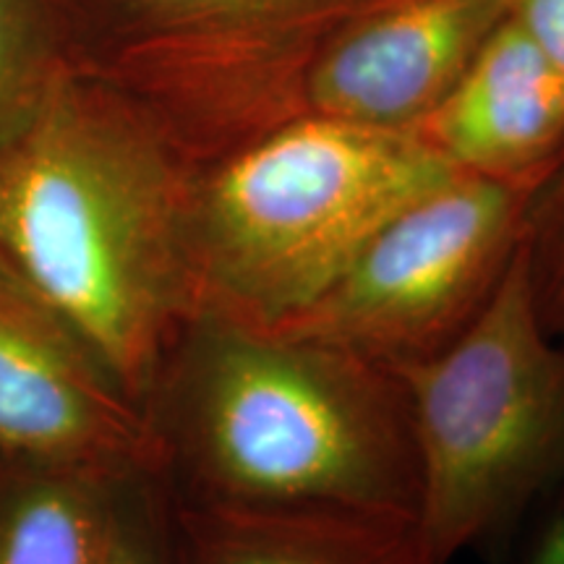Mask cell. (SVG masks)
<instances>
[{"mask_svg": "<svg viewBox=\"0 0 564 564\" xmlns=\"http://www.w3.org/2000/svg\"><path fill=\"white\" fill-rule=\"evenodd\" d=\"M194 181L150 112L82 63L0 144V259L141 408L199 316Z\"/></svg>", "mask_w": 564, "mask_h": 564, "instance_id": "1", "label": "cell"}, {"mask_svg": "<svg viewBox=\"0 0 564 564\" xmlns=\"http://www.w3.org/2000/svg\"><path fill=\"white\" fill-rule=\"evenodd\" d=\"M144 411L188 502L415 518L403 382L340 345L199 314Z\"/></svg>", "mask_w": 564, "mask_h": 564, "instance_id": "2", "label": "cell"}, {"mask_svg": "<svg viewBox=\"0 0 564 564\" xmlns=\"http://www.w3.org/2000/svg\"><path fill=\"white\" fill-rule=\"evenodd\" d=\"M453 173L415 131L312 110L196 165L199 314L257 327L301 314L392 215Z\"/></svg>", "mask_w": 564, "mask_h": 564, "instance_id": "3", "label": "cell"}, {"mask_svg": "<svg viewBox=\"0 0 564 564\" xmlns=\"http://www.w3.org/2000/svg\"><path fill=\"white\" fill-rule=\"evenodd\" d=\"M394 373L419 465L415 525L434 564L510 531L564 478V345L535 312L523 246L460 337Z\"/></svg>", "mask_w": 564, "mask_h": 564, "instance_id": "4", "label": "cell"}, {"mask_svg": "<svg viewBox=\"0 0 564 564\" xmlns=\"http://www.w3.org/2000/svg\"><path fill=\"white\" fill-rule=\"evenodd\" d=\"M539 188L453 173L405 204L288 333L387 369L426 361L460 337L502 285Z\"/></svg>", "mask_w": 564, "mask_h": 564, "instance_id": "5", "label": "cell"}, {"mask_svg": "<svg viewBox=\"0 0 564 564\" xmlns=\"http://www.w3.org/2000/svg\"><path fill=\"white\" fill-rule=\"evenodd\" d=\"M0 453L126 486L162 474L144 408L3 259Z\"/></svg>", "mask_w": 564, "mask_h": 564, "instance_id": "6", "label": "cell"}, {"mask_svg": "<svg viewBox=\"0 0 564 564\" xmlns=\"http://www.w3.org/2000/svg\"><path fill=\"white\" fill-rule=\"evenodd\" d=\"M510 0H403L364 19L308 70L306 110L413 131L460 82Z\"/></svg>", "mask_w": 564, "mask_h": 564, "instance_id": "7", "label": "cell"}, {"mask_svg": "<svg viewBox=\"0 0 564 564\" xmlns=\"http://www.w3.org/2000/svg\"><path fill=\"white\" fill-rule=\"evenodd\" d=\"M413 131L455 171L539 188L564 162V76L507 17Z\"/></svg>", "mask_w": 564, "mask_h": 564, "instance_id": "8", "label": "cell"}, {"mask_svg": "<svg viewBox=\"0 0 564 564\" xmlns=\"http://www.w3.org/2000/svg\"><path fill=\"white\" fill-rule=\"evenodd\" d=\"M173 564H434L415 518L183 499Z\"/></svg>", "mask_w": 564, "mask_h": 564, "instance_id": "9", "label": "cell"}, {"mask_svg": "<svg viewBox=\"0 0 564 564\" xmlns=\"http://www.w3.org/2000/svg\"><path fill=\"white\" fill-rule=\"evenodd\" d=\"M123 489L0 453V564H102Z\"/></svg>", "mask_w": 564, "mask_h": 564, "instance_id": "10", "label": "cell"}, {"mask_svg": "<svg viewBox=\"0 0 564 564\" xmlns=\"http://www.w3.org/2000/svg\"><path fill=\"white\" fill-rule=\"evenodd\" d=\"M79 47L76 0H0V144L24 129Z\"/></svg>", "mask_w": 564, "mask_h": 564, "instance_id": "11", "label": "cell"}, {"mask_svg": "<svg viewBox=\"0 0 564 564\" xmlns=\"http://www.w3.org/2000/svg\"><path fill=\"white\" fill-rule=\"evenodd\" d=\"M523 264L535 312L554 340L564 345V162L533 194Z\"/></svg>", "mask_w": 564, "mask_h": 564, "instance_id": "12", "label": "cell"}, {"mask_svg": "<svg viewBox=\"0 0 564 564\" xmlns=\"http://www.w3.org/2000/svg\"><path fill=\"white\" fill-rule=\"evenodd\" d=\"M102 564H173L171 544L123 497Z\"/></svg>", "mask_w": 564, "mask_h": 564, "instance_id": "13", "label": "cell"}, {"mask_svg": "<svg viewBox=\"0 0 564 564\" xmlns=\"http://www.w3.org/2000/svg\"><path fill=\"white\" fill-rule=\"evenodd\" d=\"M507 17L564 76V0H510Z\"/></svg>", "mask_w": 564, "mask_h": 564, "instance_id": "14", "label": "cell"}, {"mask_svg": "<svg viewBox=\"0 0 564 564\" xmlns=\"http://www.w3.org/2000/svg\"><path fill=\"white\" fill-rule=\"evenodd\" d=\"M139 9L160 13L171 26H204L232 13L253 11L272 0H129Z\"/></svg>", "mask_w": 564, "mask_h": 564, "instance_id": "15", "label": "cell"}, {"mask_svg": "<svg viewBox=\"0 0 564 564\" xmlns=\"http://www.w3.org/2000/svg\"><path fill=\"white\" fill-rule=\"evenodd\" d=\"M531 564H564V512L556 514L554 523L541 535Z\"/></svg>", "mask_w": 564, "mask_h": 564, "instance_id": "16", "label": "cell"}]
</instances>
